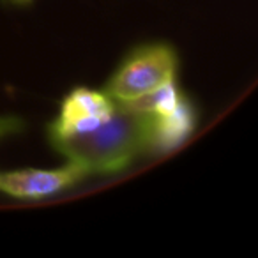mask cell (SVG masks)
Instances as JSON below:
<instances>
[{"label": "cell", "instance_id": "obj_5", "mask_svg": "<svg viewBox=\"0 0 258 258\" xmlns=\"http://www.w3.org/2000/svg\"><path fill=\"white\" fill-rule=\"evenodd\" d=\"M142 115L147 120V154L172 152L193 135L197 125V110L187 96L172 108Z\"/></svg>", "mask_w": 258, "mask_h": 258}, {"label": "cell", "instance_id": "obj_3", "mask_svg": "<svg viewBox=\"0 0 258 258\" xmlns=\"http://www.w3.org/2000/svg\"><path fill=\"white\" fill-rule=\"evenodd\" d=\"M115 110L117 103L104 90L76 87L62 99L60 110L50 124L48 135L51 144L80 137L99 127L113 115Z\"/></svg>", "mask_w": 258, "mask_h": 258}, {"label": "cell", "instance_id": "obj_2", "mask_svg": "<svg viewBox=\"0 0 258 258\" xmlns=\"http://www.w3.org/2000/svg\"><path fill=\"white\" fill-rule=\"evenodd\" d=\"M179 57L168 43H149L133 50L108 80L104 92L117 104L137 99L173 82Z\"/></svg>", "mask_w": 258, "mask_h": 258}, {"label": "cell", "instance_id": "obj_4", "mask_svg": "<svg viewBox=\"0 0 258 258\" xmlns=\"http://www.w3.org/2000/svg\"><path fill=\"white\" fill-rule=\"evenodd\" d=\"M89 177L83 166L66 163L57 168H22L0 172V193L20 200H43Z\"/></svg>", "mask_w": 258, "mask_h": 258}, {"label": "cell", "instance_id": "obj_1", "mask_svg": "<svg viewBox=\"0 0 258 258\" xmlns=\"http://www.w3.org/2000/svg\"><path fill=\"white\" fill-rule=\"evenodd\" d=\"M69 163L92 173H118L142 154H147V120L142 113L118 106L99 127L80 137L53 142Z\"/></svg>", "mask_w": 258, "mask_h": 258}, {"label": "cell", "instance_id": "obj_7", "mask_svg": "<svg viewBox=\"0 0 258 258\" xmlns=\"http://www.w3.org/2000/svg\"><path fill=\"white\" fill-rule=\"evenodd\" d=\"M11 2H15V4H29L32 0H11Z\"/></svg>", "mask_w": 258, "mask_h": 258}, {"label": "cell", "instance_id": "obj_6", "mask_svg": "<svg viewBox=\"0 0 258 258\" xmlns=\"http://www.w3.org/2000/svg\"><path fill=\"white\" fill-rule=\"evenodd\" d=\"M23 120L16 115H4V117H0V140L9 135H15L20 133L23 129Z\"/></svg>", "mask_w": 258, "mask_h": 258}]
</instances>
